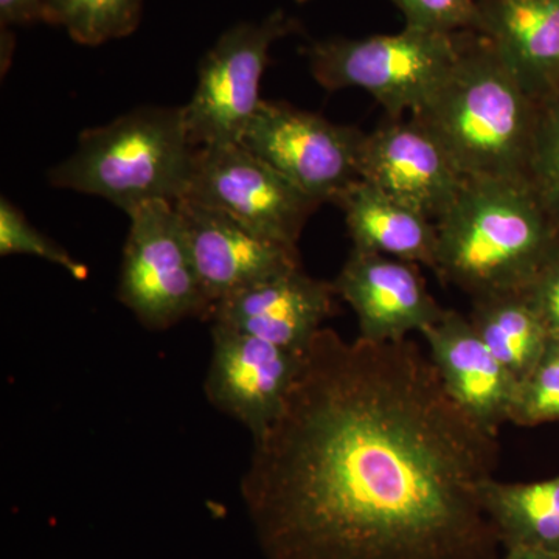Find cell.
<instances>
[{
  "mask_svg": "<svg viewBox=\"0 0 559 559\" xmlns=\"http://www.w3.org/2000/svg\"><path fill=\"white\" fill-rule=\"evenodd\" d=\"M498 460L414 341L322 329L241 499L264 559H496L480 495Z\"/></svg>",
  "mask_w": 559,
  "mask_h": 559,
  "instance_id": "cell-1",
  "label": "cell"
},
{
  "mask_svg": "<svg viewBox=\"0 0 559 559\" xmlns=\"http://www.w3.org/2000/svg\"><path fill=\"white\" fill-rule=\"evenodd\" d=\"M538 109L495 46L480 33L463 32L457 61L411 119L466 179L527 182Z\"/></svg>",
  "mask_w": 559,
  "mask_h": 559,
  "instance_id": "cell-2",
  "label": "cell"
},
{
  "mask_svg": "<svg viewBox=\"0 0 559 559\" xmlns=\"http://www.w3.org/2000/svg\"><path fill=\"white\" fill-rule=\"evenodd\" d=\"M437 231V275L471 300L527 289L559 249L558 227L514 180H466Z\"/></svg>",
  "mask_w": 559,
  "mask_h": 559,
  "instance_id": "cell-3",
  "label": "cell"
},
{
  "mask_svg": "<svg viewBox=\"0 0 559 559\" xmlns=\"http://www.w3.org/2000/svg\"><path fill=\"white\" fill-rule=\"evenodd\" d=\"M197 153L182 108L145 106L84 131L49 180L58 189L103 198L128 215L146 202L186 198Z\"/></svg>",
  "mask_w": 559,
  "mask_h": 559,
  "instance_id": "cell-4",
  "label": "cell"
},
{
  "mask_svg": "<svg viewBox=\"0 0 559 559\" xmlns=\"http://www.w3.org/2000/svg\"><path fill=\"white\" fill-rule=\"evenodd\" d=\"M462 33L404 27L395 35L319 40L307 49L312 76L326 91L369 92L390 119L417 112L447 79Z\"/></svg>",
  "mask_w": 559,
  "mask_h": 559,
  "instance_id": "cell-5",
  "label": "cell"
},
{
  "mask_svg": "<svg viewBox=\"0 0 559 559\" xmlns=\"http://www.w3.org/2000/svg\"><path fill=\"white\" fill-rule=\"evenodd\" d=\"M117 299L145 329L164 331L186 319L210 318V305L175 204L153 201L128 213Z\"/></svg>",
  "mask_w": 559,
  "mask_h": 559,
  "instance_id": "cell-6",
  "label": "cell"
},
{
  "mask_svg": "<svg viewBox=\"0 0 559 559\" xmlns=\"http://www.w3.org/2000/svg\"><path fill=\"white\" fill-rule=\"evenodd\" d=\"M296 21L277 10L259 22H240L224 32L202 58L198 86L182 106L190 142L197 148L240 142L261 105L260 81L275 40Z\"/></svg>",
  "mask_w": 559,
  "mask_h": 559,
  "instance_id": "cell-7",
  "label": "cell"
},
{
  "mask_svg": "<svg viewBox=\"0 0 559 559\" xmlns=\"http://www.w3.org/2000/svg\"><path fill=\"white\" fill-rule=\"evenodd\" d=\"M366 132L286 105L261 102L240 143L318 201L334 202L359 179Z\"/></svg>",
  "mask_w": 559,
  "mask_h": 559,
  "instance_id": "cell-8",
  "label": "cell"
},
{
  "mask_svg": "<svg viewBox=\"0 0 559 559\" xmlns=\"http://www.w3.org/2000/svg\"><path fill=\"white\" fill-rule=\"evenodd\" d=\"M186 198L293 248L320 205L240 142L198 148Z\"/></svg>",
  "mask_w": 559,
  "mask_h": 559,
  "instance_id": "cell-9",
  "label": "cell"
},
{
  "mask_svg": "<svg viewBox=\"0 0 559 559\" xmlns=\"http://www.w3.org/2000/svg\"><path fill=\"white\" fill-rule=\"evenodd\" d=\"M307 352L277 347L260 337L212 323L205 399L221 414L245 426L252 440L259 439L285 409Z\"/></svg>",
  "mask_w": 559,
  "mask_h": 559,
  "instance_id": "cell-10",
  "label": "cell"
},
{
  "mask_svg": "<svg viewBox=\"0 0 559 559\" xmlns=\"http://www.w3.org/2000/svg\"><path fill=\"white\" fill-rule=\"evenodd\" d=\"M175 207L210 312L227 297L300 266L297 248L263 237L221 210L187 198Z\"/></svg>",
  "mask_w": 559,
  "mask_h": 559,
  "instance_id": "cell-11",
  "label": "cell"
},
{
  "mask_svg": "<svg viewBox=\"0 0 559 559\" xmlns=\"http://www.w3.org/2000/svg\"><path fill=\"white\" fill-rule=\"evenodd\" d=\"M359 179L406 202L436 223L454 204L468 180L440 143L412 119H390L364 135Z\"/></svg>",
  "mask_w": 559,
  "mask_h": 559,
  "instance_id": "cell-12",
  "label": "cell"
},
{
  "mask_svg": "<svg viewBox=\"0 0 559 559\" xmlns=\"http://www.w3.org/2000/svg\"><path fill=\"white\" fill-rule=\"evenodd\" d=\"M337 297L358 319L359 340L395 344L409 340L443 316L418 264L352 250L333 282Z\"/></svg>",
  "mask_w": 559,
  "mask_h": 559,
  "instance_id": "cell-13",
  "label": "cell"
},
{
  "mask_svg": "<svg viewBox=\"0 0 559 559\" xmlns=\"http://www.w3.org/2000/svg\"><path fill=\"white\" fill-rule=\"evenodd\" d=\"M333 283L290 267L227 297L210 312L209 322L229 326L277 347L307 352L336 312Z\"/></svg>",
  "mask_w": 559,
  "mask_h": 559,
  "instance_id": "cell-14",
  "label": "cell"
},
{
  "mask_svg": "<svg viewBox=\"0 0 559 559\" xmlns=\"http://www.w3.org/2000/svg\"><path fill=\"white\" fill-rule=\"evenodd\" d=\"M441 384L480 428L498 436L509 425L520 381L487 347L469 318L454 310L421 331Z\"/></svg>",
  "mask_w": 559,
  "mask_h": 559,
  "instance_id": "cell-15",
  "label": "cell"
},
{
  "mask_svg": "<svg viewBox=\"0 0 559 559\" xmlns=\"http://www.w3.org/2000/svg\"><path fill=\"white\" fill-rule=\"evenodd\" d=\"M477 33L525 90L543 100L559 90V0H477Z\"/></svg>",
  "mask_w": 559,
  "mask_h": 559,
  "instance_id": "cell-16",
  "label": "cell"
},
{
  "mask_svg": "<svg viewBox=\"0 0 559 559\" xmlns=\"http://www.w3.org/2000/svg\"><path fill=\"white\" fill-rule=\"evenodd\" d=\"M345 215L353 249L437 267V223L367 180L358 179L334 201Z\"/></svg>",
  "mask_w": 559,
  "mask_h": 559,
  "instance_id": "cell-17",
  "label": "cell"
},
{
  "mask_svg": "<svg viewBox=\"0 0 559 559\" xmlns=\"http://www.w3.org/2000/svg\"><path fill=\"white\" fill-rule=\"evenodd\" d=\"M481 506L500 547L559 555V476L536 481L489 479Z\"/></svg>",
  "mask_w": 559,
  "mask_h": 559,
  "instance_id": "cell-18",
  "label": "cell"
},
{
  "mask_svg": "<svg viewBox=\"0 0 559 559\" xmlns=\"http://www.w3.org/2000/svg\"><path fill=\"white\" fill-rule=\"evenodd\" d=\"M469 320L492 355L520 382L535 369L551 341L525 290L474 299Z\"/></svg>",
  "mask_w": 559,
  "mask_h": 559,
  "instance_id": "cell-19",
  "label": "cell"
},
{
  "mask_svg": "<svg viewBox=\"0 0 559 559\" xmlns=\"http://www.w3.org/2000/svg\"><path fill=\"white\" fill-rule=\"evenodd\" d=\"M145 0H47L44 22L64 28L81 46H102L132 35Z\"/></svg>",
  "mask_w": 559,
  "mask_h": 559,
  "instance_id": "cell-20",
  "label": "cell"
},
{
  "mask_svg": "<svg viewBox=\"0 0 559 559\" xmlns=\"http://www.w3.org/2000/svg\"><path fill=\"white\" fill-rule=\"evenodd\" d=\"M527 182L559 229V90L539 100Z\"/></svg>",
  "mask_w": 559,
  "mask_h": 559,
  "instance_id": "cell-21",
  "label": "cell"
},
{
  "mask_svg": "<svg viewBox=\"0 0 559 559\" xmlns=\"http://www.w3.org/2000/svg\"><path fill=\"white\" fill-rule=\"evenodd\" d=\"M559 421V341H550L543 358L520 382L510 423L514 426Z\"/></svg>",
  "mask_w": 559,
  "mask_h": 559,
  "instance_id": "cell-22",
  "label": "cell"
},
{
  "mask_svg": "<svg viewBox=\"0 0 559 559\" xmlns=\"http://www.w3.org/2000/svg\"><path fill=\"white\" fill-rule=\"evenodd\" d=\"M0 255H32L62 267L73 278L84 280L87 267L47 235L36 229L16 205L0 200Z\"/></svg>",
  "mask_w": 559,
  "mask_h": 559,
  "instance_id": "cell-23",
  "label": "cell"
},
{
  "mask_svg": "<svg viewBox=\"0 0 559 559\" xmlns=\"http://www.w3.org/2000/svg\"><path fill=\"white\" fill-rule=\"evenodd\" d=\"M407 27L439 33L476 32L479 24L477 0H392Z\"/></svg>",
  "mask_w": 559,
  "mask_h": 559,
  "instance_id": "cell-24",
  "label": "cell"
},
{
  "mask_svg": "<svg viewBox=\"0 0 559 559\" xmlns=\"http://www.w3.org/2000/svg\"><path fill=\"white\" fill-rule=\"evenodd\" d=\"M525 294L546 323L551 340L559 341V249L530 283Z\"/></svg>",
  "mask_w": 559,
  "mask_h": 559,
  "instance_id": "cell-25",
  "label": "cell"
},
{
  "mask_svg": "<svg viewBox=\"0 0 559 559\" xmlns=\"http://www.w3.org/2000/svg\"><path fill=\"white\" fill-rule=\"evenodd\" d=\"M47 0H0V25L2 31L10 27L44 22Z\"/></svg>",
  "mask_w": 559,
  "mask_h": 559,
  "instance_id": "cell-26",
  "label": "cell"
},
{
  "mask_svg": "<svg viewBox=\"0 0 559 559\" xmlns=\"http://www.w3.org/2000/svg\"><path fill=\"white\" fill-rule=\"evenodd\" d=\"M496 559H559V555L533 549H506V554Z\"/></svg>",
  "mask_w": 559,
  "mask_h": 559,
  "instance_id": "cell-27",
  "label": "cell"
},
{
  "mask_svg": "<svg viewBox=\"0 0 559 559\" xmlns=\"http://www.w3.org/2000/svg\"><path fill=\"white\" fill-rule=\"evenodd\" d=\"M297 2L304 3V2H308V0H297Z\"/></svg>",
  "mask_w": 559,
  "mask_h": 559,
  "instance_id": "cell-28",
  "label": "cell"
}]
</instances>
